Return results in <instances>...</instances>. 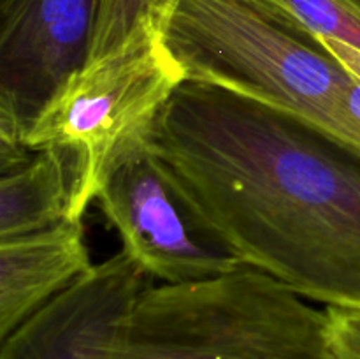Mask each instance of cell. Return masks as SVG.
<instances>
[{"label":"cell","instance_id":"obj_1","mask_svg":"<svg viewBox=\"0 0 360 359\" xmlns=\"http://www.w3.org/2000/svg\"><path fill=\"white\" fill-rule=\"evenodd\" d=\"M148 148L195 224L245 266L326 308L360 310V151L211 84L185 81Z\"/></svg>","mask_w":360,"mask_h":359},{"label":"cell","instance_id":"obj_2","mask_svg":"<svg viewBox=\"0 0 360 359\" xmlns=\"http://www.w3.org/2000/svg\"><path fill=\"white\" fill-rule=\"evenodd\" d=\"M108 359H338L327 308L255 267L151 284Z\"/></svg>","mask_w":360,"mask_h":359},{"label":"cell","instance_id":"obj_3","mask_svg":"<svg viewBox=\"0 0 360 359\" xmlns=\"http://www.w3.org/2000/svg\"><path fill=\"white\" fill-rule=\"evenodd\" d=\"M164 37L186 81L316 127L333 123L352 81L322 39L259 0H179Z\"/></svg>","mask_w":360,"mask_h":359},{"label":"cell","instance_id":"obj_4","mask_svg":"<svg viewBox=\"0 0 360 359\" xmlns=\"http://www.w3.org/2000/svg\"><path fill=\"white\" fill-rule=\"evenodd\" d=\"M185 69L162 34H139L86 60L46 101L25 132L28 150L55 148L70 158V220H83L111 172L146 146Z\"/></svg>","mask_w":360,"mask_h":359},{"label":"cell","instance_id":"obj_5","mask_svg":"<svg viewBox=\"0 0 360 359\" xmlns=\"http://www.w3.org/2000/svg\"><path fill=\"white\" fill-rule=\"evenodd\" d=\"M97 201L123 250L162 284L202 280L245 266L195 224L148 144L111 172Z\"/></svg>","mask_w":360,"mask_h":359},{"label":"cell","instance_id":"obj_6","mask_svg":"<svg viewBox=\"0 0 360 359\" xmlns=\"http://www.w3.org/2000/svg\"><path fill=\"white\" fill-rule=\"evenodd\" d=\"M98 0H0V146L18 148L56 88L88 60Z\"/></svg>","mask_w":360,"mask_h":359},{"label":"cell","instance_id":"obj_7","mask_svg":"<svg viewBox=\"0 0 360 359\" xmlns=\"http://www.w3.org/2000/svg\"><path fill=\"white\" fill-rule=\"evenodd\" d=\"M153 278L122 250L2 338L0 359H108Z\"/></svg>","mask_w":360,"mask_h":359},{"label":"cell","instance_id":"obj_8","mask_svg":"<svg viewBox=\"0 0 360 359\" xmlns=\"http://www.w3.org/2000/svg\"><path fill=\"white\" fill-rule=\"evenodd\" d=\"M83 220L0 239V338L94 267Z\"/></svg>","mask_w":360,"mask_h":359},{"label":"cell","instance_id":"obj_9","mask_svg":"<svg viewBox=\"0 0 360 359\" xmlns=\"http://www.w3.org/2000/svg\"><path fill=\"white\" fill-rule=\"evenodd\" d=\"M74 189L70 158L55 148L32 153L0 172V239L53 227L69 217Z\"/></svg>","mask_w":360,"mask_h":359},{"label":"cell","instance_id":"obj_10","mask_svg":"<svg viewBox=\"0 0 360 359\" xmlns=\"http://www.w3.org/2000/svg\"><path fill=\"white\" fill-rule=\"evenodd\" d=\"M179 0H98L88 60L108 55L139 34H165Z\"/></svg>","mask_w":360,"mask_h":359},{"label":"cell","instance_id":"obj_11","mask_svg":"<svg viewBox=\"0 0 360 359\" xmlns=\"http://www.w3.org/2000/svg\"><path fill=\"white\" fill-rule=\"evenodd\" d=\"M320 39L360 49V0H259Z\"/></svg>","mask_w":360,"mask_h":359},{"label":"cell","instance_id":"obj_12","mask_svg":"<svg viewBox=\"0 0 360 359\" xmlns=\"http://www.w3.org/2000/svg\"><path fill=\"white\" fill-rule=\"evenodd\" d=\"M338 359H360V310L327 308Z\"/></svg>","mask_w":360,"mask_h":359}]
</instances>
